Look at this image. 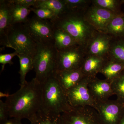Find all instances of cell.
<instances>
[{
	"label": "cell",
	"instance_id": "obj_1",
	"mask_svg": "<svg viewBox=\"0 0 124 124\" xmlns=\"http://www.w3.org/2000/svg\"><path fill=\"white\" fill-rule=\"evenodd\" d=\"M42 85L35 78L9 95L5 104L9 117L30 121L41 110Z\"/></svg>",
	"mask_w": 124,
	"mask_h": 124
},
{
	"label": "cell",
	"instance_id": "obj_2",
	"mask_svg": "<svg viewBox=\"0 0 124 124\" xmlns=\"http://www.w3.org/2000/svg\"><path fill=\"white\" fill-rule=\"evenodd\" d=\"M85 11L67 9L63 13L50 20L54 28L66 32L78 44L85 49L98 32L85 19Z\"/></svg>",
	"mask_w": 124,
	"mask_h": 124
},
{
	"label": "cell",
	"instance_id": "obj_3",
	"mask_svg": "<svg viewBox=\"0 0 124 124\" xmlns=\"http://www.w3.org/2000/svg\"><path fill=\"white\" fill-rule=\"evenodd\" d=\"M42 85L41 110L43 113L54 116H60L72 108L67 99L66 93L54 74Z\"/></svg>",
	"mask_w": 124,
	"mask_h": 124
},
{
	"label": "cell",
	"instance_id": "obj_4",
	"mask_svg": "<svg viewBox=\"0 0 124 124\" xmlns=\"http://www.w3.org/2000/svg\"><path fill=\"white\" fill-rule=\"evenodd\" d=\"M57 53L54 44L37 43L36 53L33 58V69L35 78L41 84L55 73Z\"/></svg>",
	"mask_w": 124,
	"mask_h": 124
},
{
	"label": "cell",
	"instance_id": "obj_5",
	"mask_svg": "<svg viewBox=\"0 0 124 124\" xmlns=\"http://www.w3.org/2000/svg\"><path fill=\"white\" fill-rule=\"evenodd\" d=\"M7 47L14 49L18 54H23L33 58L37 51V43L31 35L24 23L12 25L8 35Z\"/></svg>",
	"mask_w": 124,
	"mask_h": 124
},
{
	"label": "cell",
	"instance_id": "obj_6",
	"mask_svg": "<svg viewBox=\"0 0 124 124\" xmlns=\"http://www.w3.org/2000/svg\"><path fill=\"white\" fill-rule=\"evenodd\" d=\"M86 55L85 49L78 45L58 51L56 71L69 70L81 68Z\"/></svg>",
	"mask_w": 124,
	"mask_h": 124
},
{
	"label": "cell",
	"instance_id": "obj_7",
	"mask_svg": "<svg viewBox=\"0 0 124 124\" xmlns=\"http://www.w3.org/2000/svg\"><path fill=\"white\" fill-rule=\"evenodd\" d=\"M62 124H102L97 111L93 107H72L61 115Z\"/></svg>",
	"mask_w": 124,
	"mask_h": 124
},
{
	"label": "cell",
	"instance_id": "obj_8",
	"mask_svg": "<svg viewBox=\"0 0 124 124\" xmlns=\"http://www.w3.org/2000/svg\"><path fill=\"white\" fill-rule=\"evenodd\" d=\"M24 23L37 43L54 44V29L50 20L41 19L35 16L29 18Z\"/></svg>",
	"mask_w": 124,
	"mask_h": 124
},
{
	"label": "cell",
	"instance_id": "obj_9",
	"mask_svg": "<svg viewBox=\"0 0 124 124\" xmlns=\"http://www.w3.org/2000/svg\"><path fill=\"white\" fill-rule=\"evenodd\" d=\"M91 78H84L79 83L66 92L67 99L71 107L89 106L95 109L97 103L92 97L88 88Z\"/></svg>",
	"mask_w": 124,
	"mask_h": 124
},
{
	"label": "cell",
	"instance_id": "obj_10",
	"mask_svg": "<svg viewBox=\"0 0 124 124\" xmlns=\"http://www.w3.org/2000/svg\"><path fill=\"white\" fill-rule=\"evenodd\" d=\"M95 110L102 124H119L124 112V103L117 100L97 103Z\"/></svg>",
	"mask_w": 124,
	"mask_h": 124
},
{
	"label": "cell",
	"instance_id": "obj_11",
	"mask_svg": "<svg viewBox=\"0 0 124 124\" xmlns=\"http://www.w3.org/2000/svg\"><path fill=\"white\" fill-rule=\"evenodd\" d=\"M120 13H116L97 7L92 4L85 11L84 17L86 21L95 30L99 32L104 33L112 20Z\"/></svg>",
	"mask_w": 124,
	"mask_h": 124
},
{
	"label": "cell",
	"instance_id": "obj_12",
	"mask_svg": "<svg viewBox=\"0 0 124 124\" xmlns=\"http://www.w3.org/2000/svg\"><path fill=\"white\" fill-rule=\"evenodd\" d=\"M113 38L107 33L98 32L86 46V54L108 59Z\"/></svg>",
	"mask_w": 124,
	"mask_h": 124
},
{
	"label": "cell",
	"instance_id": "obj_13",
	"mask_svg": "<svg viewBox=\"0 0 124 124\" xmlns=\"http://www.w3.org/2000/svg\"><path fill=\"white\" fill-rule=\"evenodd\" d=\"M90 93L96 103L105 101L114 95L111 82L106 79L92 78L88 84Z\"/></svg>",
	"mask_w": 124,
	"mask_h": 124
},
{
	"label": "cell",
	"instance_id": "obj_14",
	"mask_svg": "<svg viewBox=\"0 0 124 124\" xmlns=\"http://www.w3.org/2000/svg\"><path fill=\"white\" fill-rule=\"evenodd\" d=\"M54 75L65 93L85 77L81 68L69 70L56 71Z\"/></svg>",
	"mask_w": 124,
	"mask_h": 124
},
{
	"label": "cell",
	"instance_id": "obj_15",
	"mask_svg": "<svg viewBox=\"0 0 124 124\" xmlns=\"http://www.w3.org/2000/svg\"><path fill=\"white\" fill-rule=\"evenodd\" d=\"M11 24L8 1L0 0V44L1 46L7 47L8 35Z\"/></svg>",
	"mask_w": 124,
	"mask_h": 124
},
{
	"label": "cell",
	"instance_id": "obj_16",
	"mask_svg": "<svg viewBox=\"0 0 124 124\" xmlns=\"http://www.w3.org/2000/svg\"><path fill=\"white\" fill-rule=\"evenodd\" d=\"M107 59L96 55L86 54L81 67L85 77H96Z\"/></svg>",
	"mask_w": 124,
	"mask_h": 124
},
{
	"label": "cell",
	"instance_id": "obj_17",
	"mask_svg": "<svg viewBox=\"0 0 124 124\" xmlns=\"http://www.w3.org/2000/svg\"><path fill=\"white\" fill-rule=\"evenodd\" d=\"M124 71V63L114 59L108 58L106 60L99 73L111 82Z\"/></svg>",
	"mask_w": 124,
	"mask_h": 124
},
{
	"label": "cell",
	"instance_id": "obj_18",
	"mask_svg": "<svg viewBox=\"0 0 124 124\" xmlns=\"http://www.w3.org/2000/svg\"><path fill=\"white\" fill-rule=\"evenodd\" d=\"M54 29V46L58 51L78 45L73 37L66 32Z\"/></svg>",
	"mask_w": 124,
	"mask_h": 124
},
{
	"label": "cell",
	"instance_id": "obj_19",
	"mask_svg": "<svg viewBox=\"0 0 124 124\" xmlns=\"http://www.w3.org/2000/svg\"><path fill=\"white\" fill-rule=\"evenodd\" d=\"M8 1L12 25L26 22L29 18L28 16L31 11L30 8L14 4L10 2L9 0Z\"/></svg>",
	"mask_w": 124,
	"mask_h": 124
},
{
	"label": "cell",
	"instance_id": "obj_20",
	"mask_svg": "<svg viewBox=\"0 0 124 124\" xmlns=\"http://www.w3.org/2000/svg\"><path fill=\"white\" fill-rule=\"evenodd\" d=\"M104 33L114 38L124 37V14H120L115 17L107 27Z\"/></svg>",
	"mask_w": 124,
	"mask_h": 124
},
{
	"label": "cell",
	"instance_id": "obj_21",
	"mask_svg": "<svg viewBox=\"0 0 124 124\" xmlns=\"http://www.w3.org/2000/svg\"><path fill=\"white\" fill-rule=\"evenodd\" d=\"M35 8H44L53 11L57 16L62 14L67 10L63 0H37Z\"/></svg>",
	"mask_w": 124,
	"mask_h": 124
},
{
	"label": "cell",
	"instance_id": "obj_22",
	"mask_svg": "<svg viewBox=\"0 0 124 124\" xmlns=\"http://www.w3.org/2000/svg\"><path fill=\"white\" fill-rule=\"evenodd\" d=\"M20 68L19 73L20 75V86H23L27 82L26 80L27 74L33 69V58L23 54H18Z\"/></svg>",
	"mask_w": 124,
	"mask_h": 124
},
{
	"label": "cell",
	"instance_id": "obj_23",
	"mask_svg": "<svg viewBox=\"0 0 124 124\" xmlns=\"http://www.w3.org/2000/svg\"><path fill=\"white\" fill-rule=\"evenodd\" d=\"M108 58L124 63V39L113 37Z\"/></svg>",
	"mask_w": 124,
	"mask_h": 124
},
{
	"label": "cell",
	"instance_id": "obj_24",
	"mask_svg": "<svg viewBox=\"0 0 124 124\" xmlns=\"http://www.w3.org/2000/svg\"><path fill=\"white\" fill-rule=\"evenodd\" d=\"M29 121L30 124H62L61 115L51 116L46 115L40 111Z\"/></svg>",
	"mask_w": 124,
	"mask_h": 124
},
{
	"label": "cell",
	"instance_id": "obj_25",
	"mask_svg": "<svg viewBox=\"0 0 124 124\" xmlns=\"http://www.w3.org/2000/svg\"><path fill=\"white\" fill-rule=\"evenodd\" d=\"M111 85L116 100L124 103V71L111 82Z\"/></svg>",
	"mask_w": 124,
	"mask_h": 124
},
{
	"label": "cell",
	"instance_id": "obj_26",
	"mask_svg": "<svg viewBox=\"0 0 124 124\" xmlns=\"http://www.w3.org/2000/svg\"><path fill=\"white\" fill-rule=\"evenodd\" d=\"M92 4L97 7L110 10L116 13H120L119 11L121 1L117 0H93Z\"/></svg>",
	"mask_w": 124,
	"mask_h": 124
},
{
	"label": "cell",
	"instance_id": "obj_27",
	"mask_svg": "<svg viewBox=\"0 0 124 124\" xmlns=\"http://www.w3.org/2000/svg\"><path fill=\"white\" fill-rule=\"evenodd\" d=\"M68 9L85 11L90 6L91 0H63Z\"/></svg>",
	"mask_w": 124,
	"mask_h": 124
},
{
	"label": "cell",
	"instance_id": "obj_28",
	"mask_svg": "<svg viewBox=\"0 0 124 124\" xmlns=\"http://www.w3.org/2000/svg\"><path fill=\"white\" fill-rule=\"evenodd\" d=\"M31 11L35 14L36 16L44 20H51L57 17V15L53 11L44 8H35L31 7L29 8Z\"/></svg>",
	"mask_w": 124,
	"mask_h": 124
},
{
	"label": "cell",
	"instance_id": "obj_29",
	"mask_svg": "<svg viewBox=\"0 0 124 124\" xmlns=\"http://www.w3.org/2000/svg\"><path fill=\"white\" fill-rule=\"evenodd\" d=\"M18 54L17 52L15 51L12 53L0 54V63L2 64V71L4 69L6 64L12 65L13 64L12 59L15 56H17Z\"/></svg>",
	"mask_w": 124,
	"mask_h": 124
},
{
	"label": "cell",
	"instance_id": "obj_30",
	"mask_svg": "<svg viewBox=\"0 0 124 124\" xmlns=\"http://www.w3.org/2000/svg\"><path fill=\"white\" fill-rule=\"evenodd\" d=\"M10 2L27 8L35 6L37 0H9Z\"/></svg>",
	"mask_w": 124,
	"mask_h": 124
},
{
	"label": "cell",
	"instance_id": "obj_31",
	"mask_svg": "<svg viewBox=\"0 0 124 124\" xmlns=\"http://www.w3.org/2000/svg\"><path fill=\"white\" fill-rule=\"evenodd\" d=\"M9 117L8 113L5 103L0 100V123L8 119Z\"/></svg>",
	"mask_w": 124,
	"mask_h": 124
},
{
	"label": "cell",
	"instance_id": "obj_32",
	"mask_svg": "<svg viewBox=\"0 0 124 124\" xmlns=\"http://www.w3.org/2000/svg\"><path fill=\"white\" fill-rule=\"evenodd\" d=\"M0 124H23L21 120L13 118H10L5 121L0 123Z\"/></svg>",
	"mask_w": 124,
	"mask_h": 124
},
{
	"label": "cell",
	"instance_id": "obj_33",
	"mask_svg": "<svg viewBox=\"0 0 124 124\" xmlns=\"http://www.w3.org/2000/svg\"><path fill=\"white\" fill-rule=\"evenodd\" d=\"M119 124H124V112L119 122Z\"/></svg>",
	"mask_w": 124,
	"mask_h": 124
},
{
	"label": "cell",
	"instance_id": "obj_34",
	"mask_svg": "<svg viewBox=\"0 0 124 124\" xmlns=\"http://www.w3.org/2000/svg\"><path fill=\"white\" fill-rule=\"evenodd\" d=\"M121 4H124V0L121 1Z\"/></svg>",
	"mask_w": 124,
	"mask_h": 124
}]
</instances>
